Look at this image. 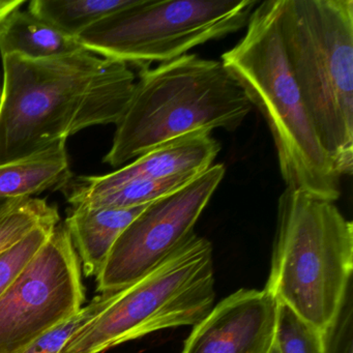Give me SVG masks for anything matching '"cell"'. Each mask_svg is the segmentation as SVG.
<instances>
[{"instance_id":"1","label":"cell","mask_w":353,"mask_h":353,"mask_svg":"<svg viewBox=\"0 0 353 353\" xmlns=\"http://www.w3.org/2000/svg\"><path fill=\"white\" fill-rule=\"evenodd\" d=\"M0 165L94 125H117L136 78L127 63L88 50L48 59L1 57Z\"/></svg>"},{"instance_id":"2","label":"cell","mask_w":353,"mask_h":353,"mask_svg":"<svg viewBox=\"0 0 353 353\" xmlns=\"http://www.w3.org/2000/svg\"><path fill=\"white\" fill-rule=\"evenodd\" d=\"M281 8L282 0L255 7L245 36L221 61L265 119L287 187L334 202L341 196V176L320 143L289 65L281 36Z\"/></svg>"},{"instance_id":"3","label":"cell","mask_w":353,"mask_h":353,"mask_svg":"<svg viewBox=\"0 0 353 353\" xmlns=\"http://www.w3.org/2000/svg\"><path fill=\"white\" fill-rule=\"evenodd\" d=\"M252 108L221 61L188 53L154 69L142 68L103 162L121 166L195 132L235 131Z\"/></svg>"},{"instance_id":"4","label":"cell","mask_w":353,"mask_h":353,"mask_svg":"<svg viewBox=\"0 0 353 353\" xmlns=\"http://www.w3.org/2000/svg\"><path fill=\"white\" fill-rule=\"evenodd\" d=\"M285 52L322 148L340 176L353 167V1L282 0Z\"/></svg>"},{"instance_id":"5","label":"cell","mask_w":353,"mask_h":353,"mask_svg":"<svg viewBox=\"0 0 353 353\" xmlns=\"http://www.w3.org/2000/svg\"><path fill=\"white\" fill-rule=\"evenodd\" d=\"M353 225L334 202L286 187L265 290L322 330L352 283Z\"/></svg>"},{"instance_id":"6","label":"cell","mask_w":353,"mask_h":353,"mask_svg":"<svg viewBox=\"0 0 353 353\" xmlns=\"http://www.w3.org/2000/svg\"><path fill=\"white\" fill-rule=\"evenodd\" d=\"M214 299L212 245L194 233L154 270L115 291L112 303L61 353H102L158 330L196 325Z\"/></svg>"},{"instance_id":"7","label":"cell","mask_w":353,"mask_h":353,"mask_svg":"<svg viewBox=\"0 0 353 353\" xmlns=\"http://www.w3.org/2000/svg\"><path fill=\"white\" fill-rule=\"evenodd\" d=\"M256 0H135L77 37L85 50L148 68L247 26Z\"/></svg>"},{"instance_id":"8","label":"cell","mask_w":353,"mask_h":353,"mask_svg":"<svg viewBox=\"0 0 353 353\" xmlns=\"http://www.w3.org/2000/svg\"><path fill=\"white\" fill-rule=\"evenodd\" d=\"M81 265L65 224L0 297V353H19L83 307Z\"/></svg>"},{"instance_id":"9","label":"cell","mask_w":353,"mask_h":353,"mask_svg":"<svg viewBox=\"0 0 353 353\" xmlns=\"http://www.w3.org/2000/svg\"><path fill=\"white\" fill-rule=\"evenodd\" d=\"M224 175V165H212L185 187L148 204L113 245L97 276V291L129 286L187 243Z\"/></svg>"},{"instance_id":"10","label":"cell","mask_w":353,"mask_h":353,"mask_svg":"<svg viewBox=\"0 0 353 353\" xmlns=\"http://www.w3.org/2000/svg\"><path fill=\"white\" fill-rule=\"evenodd\" d=\"M278 307L265 289H241L194 325L181 353H270Z\"/></svg>"},{"instance_id":"11","label":"cell","mask_w":353,"mask_h":353,"mask_svg":"<svg viewBox=\"0 0 353 353\" xmlns=\"http://www.w3.org/2000/svg\"><path fill=\"white\" fill-rule=\"evenodd\" d=\"M221 145L212 132L199 131L167 142L114 172L80 176L70 187L67 200L72 206L86 198L110 191L134 181H158L181 174H201L212 166Z\"/></svg>"},{"instance_id":"12","label":"cell","mask_w":353,"mask_h":353,"mask_svg":"<svg viewBox=\"0 0 353 353\" xmlns=\"http://www.w3.org/2000/svg\"><path fill=\"white\" fill-rule=\"evenodd\" d=\"M148 205L132 208H72L65 226L86 276L97 278L121 233Z\"/></svg>"},{"instance_id":"13","label":"cell","mask_w":353,"mask_h":353,"mask_svg":"<svg viewBox=\"0 0 353 353\" xmlns=\"http://www.w3.org/2000/svg\"><path fill=\"white\" fill-rule=\"evenodd\" d=\"M65 143L59 142L32 156L0 165V199L32 198L65 187L72 175Z\"/></svg>"},{"instance_id":"14","label":"cell","mask_w":353,"mask_h":353,"mask_svg":"<svg viewBox=\"0 0 353 353\" xmlns=\"http://www.w3.org/2000/svg\"><path fill=\"white\" fill-rule=\"evenodd\" d=\"M85 49L69 36L32 12L19 11L0 26V57L19 54L28 59H48Z\"/></svg>"},{"instance_id":"15","label":"cell","mask_w":353,"mask_h":353,"mask_svg":"<svg viewBox=\"0 0 353 353\" xmlns=\"http://www.w3.org/2000/svg\"><path fill=\"white\" fill-rule=\"evenodd\" d=\"M134 3L135 0H32L28 10L77 38L101 20Z\"/></svg>"},{"instance_id":"16","label":"cell","mask_w":353,"mask_h":353,"mask_svg":"<svg viewBox=\"0 0 353 353\" xmlns=\"http://www.w3.org/2000/svg\"><path fill=\"white\" fill-rule=\"evenodd\" d=\"M198 175L200 174L190 173L158 181H130L110 191L86 198L74 206L94 208H132L143 206L181 189Z\"/></svg>"},{"instance_id":"17","label":"cell","mask_w":353,"mask_h":353,"mask_svg":"<svg viewBox=\"0 0 353 353\" xmlns=\"http://www.w3.org/2000/svg\"><path fill=\"white\" fill-rule=\"evenodd\" d=\"M59 210L46 200L28 198L0 216V253L47 222H59Z\"/></svg>"},{"instance_id":"18","label":"cell","mask_w":353,"mask_h":353,"mask_svg":"<svg viewBox=\"0 0 353 353\" xmlns=\"http://www.w3.org/2000/svg\"><path fill=\"white\" fill-rule=\"evenodd\" d=\"M115 291L101 293L75 315L47 330L19 353H61L76 334L112 303Z\"/></svg>"},{"instance_id":"19","label":"cell","mask_w":353,"mask_h":353,"mask_svg":"<svg viewBox=\"0 0 353 353\" xmlns=\"http://www.w3.org/2000/svg\"><path fill=\"white\" fill-rule=\"evenodd\" d=\"M274 346L279 353H322V330L279 303Z\"/></svg>"},{"instance_id":"20","label":"cell","mask_w":353,"mask_h":353,"mask_svg":"<svg viewBox=\"0 0 353 353\" xmlns=\"http://www.w3.org/2000/svg\"><path fill=\"white\" fill-rule=\"evenodd\" d=\"M59 224V222L43 223L0 253V297L46 243Z\"/></svg>"},{"instance_id":"21","label":"cell","mask_w":353,"mask_h":353,"mask_svg":"<svg viewBox=\"0 0 353 353\" xmlns=\"http://www.w3.org/2000/svg\"><path fill=\"white\" fill-rule=\"evenodd\" d=\"M322 353H353V284L332 321L322 330Z\"/></svg>"},{"instance_id":"22","label":"cell","mask_w":353,"mask_h":353,"mask_svg":"<svg viewBox=\"0 0 353 353\" xmlns=\"http://www.w3.org/2000/svg\"><path fill=\"white\" fill-rule=\"evenodd\" d=\"M26 5V0H0V26Z\"/></svg>"},{"instance_id":"23","label":"cell","mask_w":353,"mask_h":353,"mask_svg":"<svg viewBox=\"0 0 353 353\" xmlns=\"http://www.w3.org/2000/svg\"><path fill=\"white\" fill-rule=\"evenodd\" d=\"M28 198H8V199H0V216L5 214L6 212L11 210L12 208L17 206Z\"/></svg>"},{"instance_id":"24","label":"cell","mask_w":353,"mask_h":353,"mask_svg":"<svg viewBox=\"0 0 353 353\" xmlns=\"http://www.w3.org/2000/svg\"><path fill=\"white\" fill-rule=\"evenodd\" d=\"M270 353H279L278 349H276V347L274 346H274H272V350H270Z\"/></svg>"},{"instance_id":"25","label":"cell","mask_w":353,"mask_h":353,"mask_svg":"<svg viewBox=\"0 0 353 353\" xmlns=\"http://www.w3.org/2000/svg\"><path fill=\"white\" fill-rule=\"evenodd\" d=\"M1 82H3V76H1V72H0V94H1Z\"/></svg>"}]
</instances>
